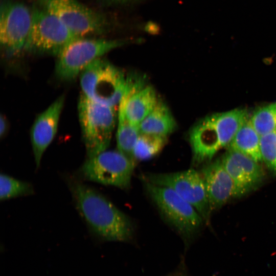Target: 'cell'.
Listing matches in <instances>:
<instances>
[{
  "label": "cell",
  "instance_id": "cell-23",
  "mask_svg": "<svg viewBox=\"0 0 276 276\" xmlns=\"http://www.w3.org/2000/svg\"><path fill=\"white\" fill-rule=\"evenodd\" d=\"M8 127V122L5 116L1 114L0 118V135L1 137L6 134Z\"/></svg>",
  "mask_w": 276,
  "mask_h": 276
},
{
  "label": "cell",
  "instance_id": "cell-17",
  "mask_svg": "<svg viewBox=\"0 0 276 276\" xmlns=\"http://www.w3.org/2000/svg\"><path fill=\"white\" fill-rule=\"evenodd\" d=\"M228 147L247 155L258 163L262 162L260 135L253 127L249 117L240 127Z\"/></svg>",
  "mask_w": 276,
  "mask_h": 276
},
{
  "label": "cell",
  "instance_id": "cell-8",
  "mask_svg": "<svg viewBox=\"0 0 276 276\" xmlns=\"http://www.w3.org/2000/svg\"><path fill=\"white\" fill-rule=\"evenodd\" d=\"M39 4L77 37L102 34L108 28L105 16L77 0H39Z\"/></svg>",
  "mask_w": 276,
  "mask_h": 276
},
{
  "label": "cell",
  "instance_id": "cell-10",
  "mask_svg": "<svg viewBox=\"0 0 276 276\" xmlns=\"http://www.w3.org/2000/svg\"><path fill=\"white\" fill-rule=\"evenodd\" d=\"M0 42L7 55L13 56L24 49L32 20V11L24 4L10 1L1 4Z\"/></svg>",
  "mask_w": 276,
  "mask_h": 276
},
{
  "label": "cell",
  "instance_id": "cell-6",
  "mask_svg": "<svg viewBox=\"0 0 276 276\" xmlns=\"http://www.w3.org/2000/svg\"><path fill=\"white\" fill-rule=\"evenodd\" d=\"M77 37L58 18L42 9L32 11L30 32L24 49L29 52L57 56Z\"/></svg>",
  "mask_w": 276,
  "mask_h": 276
},
{
  "label": "cell",
  "instance_id": "cell-12",
  "mask_svg": "<svg viewBox=\"0 0 276 276\" xmlns=\"http://www.w3.org/2000/svg\"><path fill=\"white\" fill-rule=\"evenodd\" d=\"M221 160L235 183L238 197L253 190L262 181L261 167L247 155L228 148Z\"/></svg>",
  "mask_w": 276,
  "mask_h": 276
},
{
  "label": "cell",
  "instance_id": "cell-3",
  "mask_svg": "<svg viewBox=\"0 0 276 276\" xmlns=\"http://www.w3.org/2000/svg\"><path fill=\"white\" fill-rule=\"evenodd\" d=\"M79 119L88 158L107 150L116 123L114 107L96 103L82 94L78 104Z\"/></svg>",
  "mask_w": 276,
  "mask_h": 276
},
{
  "label": "cell",
  "instance_id": "cell-21",
  "mask_svg": "<svg viewBox=\"0 0 276 276\" xmlns=\"http://www.w3.org/2000/svg\"><path fill=\"white\" fill-rule=\"evenodd\" d=\"M33 193L32 186L28 182L15 179L6 174L0 176V199L6 200Z\"/></svg>",
  "mask_w": 276,
  "mask_h": 276
},
{
  "label": "cell",
  "instance_id": "cell-9",
  "mask_svg": "<svg viewBox=\"0 0 276 276\" xmlns=\"http://www.w3.org/2000/svg\"><path fill=\"white\" fill-rule=\"evenodd\" d=\"M144 180L171 189L190 203L203 221L208 222L211 209L200 172L191 169L174 173H149L144 176Z\"/></svg>",
  "mask_w": 276,
  "mask_h": 276
},
{
  "label": "cell",
  "instance_id": "cell-4",
  "mask_svg": "<svg viewBox=\"0 0 276 276\" xmlns=\"http://www.w3.org/2000/svg\"><path fill=\"white\" fill-rule=\"evenodd\" d=\"M128 41L127 40L77 37L57 56L56 75L62 81L73 80L94 60L110 51L128 43Z\"/></svg>",
  "mask_w": 276,
  "mask_h": 276
},
{
  "label": "cell",
  "instance_id": "cell-18",
  "mask_svg": "<svg viewBox=\"0 0 276 276\" xmlns=\"http://www.w3.org/2000/svg\"><path fill=\"white\" fill-rule=\"evenodd\" d=\"M119 107L118 125L116 133L118 150L134 160L133 151L140 134L139 127L132 124L126 117L123 108L121 106Z\"/></svg>",
  "mask_w": 276,
  "mask_h": 276
},
{
  "label": "cell",
  "instance_id": "cell-24",
  "mask_svg": "<svg viewBox=\"0 0 276 276\" xmlns=\"http://www.w3.org/2000/svg\"><path fill=\"white\" fill-rule=\"evenodd\" d=\"M110 3L117 4H127L133 2L135 1L136 0H105Z\"/></svg>",
  "mask_w": 276,
  "mask_h": 276
},
{
  "label": "cell",
  "instance_id": "cell-14",
  "mask_svg": "<svg viewBox=\"0 0 276 276\" xmlns=\"http://www.w3.org/2000/svg\"><path fill=\"white\" fill-rule=\"evenodd\" d=\"M200 173L205 183L211 211L222 206L231 199L238 197L235 183L221 159L206 165Z\"/></svg>",
  "mask_w": 276,
  "mask_h": 276
},
{
  "label": "cell",
  "instance_id": "cell-19",
  "mask_svg": "<svg viewBox=\"0 0 276 276\" xmlns=\"http://www.w3.org/2000/svg\"><path fill=\"white\" fill-rule=\"evenodd\" d=\"M167 138L164 136L140 133L133 149L134 160H147L155 157L164 148Z\"/></svg>",
  "mask_w": 276,
  "mask_h": 276
},
{
  "label": "cell",
  "instance_id": "cell-2",
  "mask_svg": "<svg viewBox=\"0 0 276 276\" xmlns=\"http://www.w3.org/2000/svg\"><path fill=\"white\" fill-rule=\"evenodd\" d=\"M127 83L124 72L101 57L80 74L82 94L91 101L111 107L119 105L126 93Z\"/></svg>",
  "mask_w": 276,
  "mask_h": 276
},
{
  "label": "cell",
  "instance_id": "cell-7",
  "mask_svg": "<svg viewBox=\"0 0 276 276\" xmlns=\"http://www.w3.org/2000/svg\"><path fill=\"white\" fill-rule=\"evenodd\" d=\"M135 168V160L120 151L105 150L88 158L82 166V177L89 181L128 188Z\"/></svg>",
  "mask_w": 276,
  "mask_h": 276
},
{
  "label": "cell",
  "instance_id": "cell-13",
  "mask_svg": "<svg viewBox=\"0 0 276 276\" xmlns=\"http://www.w3.org/2000/svg\"><path fill=\"white\" fill-rule=\"evenodd\" d=\"M64 97L56 99L34 122L30 131L31 141L36 167L40 166L42 155L57 131Z\"/></svg>",
  "mask_w": 276,
  "mask_h": 276
},
{
  "label": "cell",
  "instance_id": "cell-15",
  "mask_svg": "<svg viewBox=\"0 0 276 276\" xmlns=\"http://www.w3.org/2000/svg\"><path fill=\"white\" fill-rule=\"evenodd\" d=\"M159 100L154 88L146 85L134 93L126 92L119 106L123 108L126 117L132 124L139 126Z\"/></svg>",
  "mask_w": 276,
  "mask_h": 276
},
{
  "label": "cell",
  "instance_id": "cell-1",
  "mask_svg": "<svg viewBox=\"0 0 276 276\" xmlns=\"http://www.w3.org/2000/svg\"><path fill=\"white\" fill-rule=\"evenodd\" d=\"M69 184L79 212L94 233L108 240L131 238L133 226L124 213L94 189L75 179Z\"/></svg>",
  "mask_w": 276,
  "mask_h": 276
},
{
  "label": "cell",
  "instance_id": "cell-20",
  "mask_svg": "<svg viewBox=\"0 0 276 276\" xmlns=\"http://www.w3.org/2000/svg\"><path fill=\"white\" fill-rule=\"evenodd\" d=\"M249 119L260 136L276 130V102L257 108Z\"/></svg>",
  "mask_w": 276,
  "mask_h": 276
},
{
  "label": "cell",
  "instance_id": "cell-22",
  "mask_svg": "<svg viewBox=\"0 0 276 276\" xmlns=\"http://www.w3.org/2000/svg\"><path fill=\"white\" fill-rule=\"evenodd\" d=\"M260 151L262 162L276 174V130L260 136Z\"/></svg>",
  "mask_w": 276,
  "mask_h": 276
},
{
  "label": "cell",
  "instance_id": "cell-16",
  "mask_svg": "<svg viewBox=\"0 0 276 276\" xmlns=\"http://www.w3.org/2000/svg\"><path fill=\"white\" fill-rule=\"evenodd\" d=\"M140 133L167 136L176 128V123L167 105L159 100L153 110L139 125Z\"/></svg>",
  "mask_w": 276,
  "mask_h": 276
},
{
  "label": "cell",
  "instance_id": "cell-5",
  "mask_svg": "<svg viewBox=\"0 0 276 276\" xmlns=\"http://www.w3.org/2000/svg\"><path fill=\"white\" fill-rule=\"evenodd\" d=\"M144 182L149 196L161 214L180 235L191 237L196 233L203 220L190 203L170 188Z\"/></svg>",
  "mask_w": 276,
  "mask_h": 276
},
{
  "label": "cell",
  "instance_id": "cell-11",
  "mask_svg": "<svg viewBox=\"0 0 276 276\" xmlns=\"http://www.w3.org/2000/svg\"><path fill=\"white\" fill-rule=\"evenodd\" d=\"M226 129L214 114L200 119L189 133L195 166L210 162L217 152L225 145Z\"/></svg>",
  "mask_w": 276,
  "mask_h": 276
}]
</instances>
